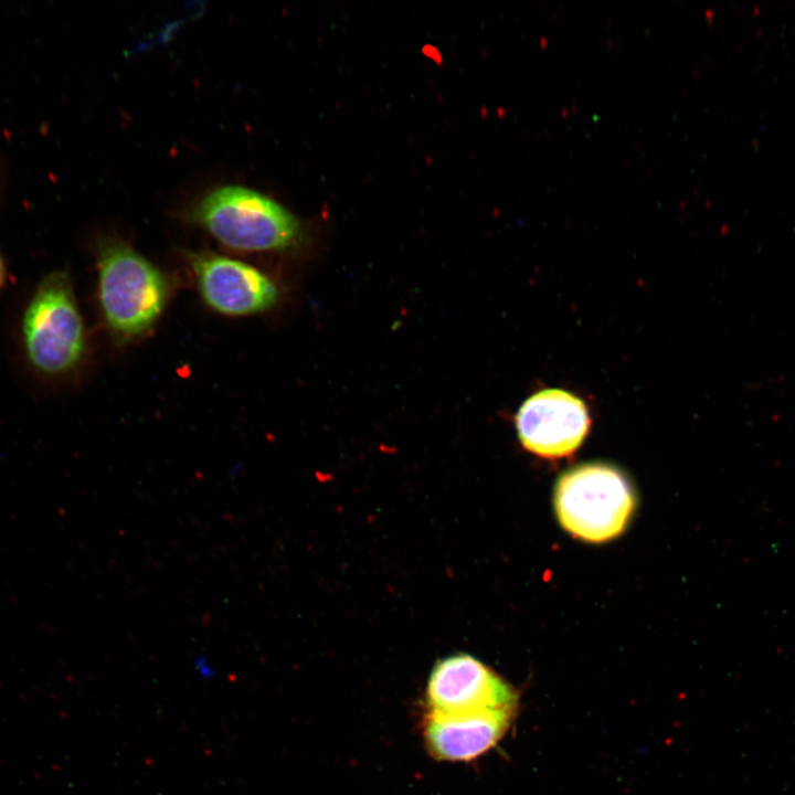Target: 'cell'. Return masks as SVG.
<instances>
[{"mask_svg":"<svg viewBox=\"0 0 795 795\" xmlns=\"http://www.w3.org/2000/svg\"><path fill=\"white\" fill-rule=\"evenodd\" d=\"M19 331L22 353L36 375L57 379L78 367L84 325L66 273L52 272L38 283L22 310Z\"/></svg>","mask_w":795,"mask_h":795,"instance_id":"6da1fadb","label":"cell"},{"mask_svg":"<svg viewBox=\"0 0 795 795\" xmlns=\"http://www.w3.org/2000/svg\"><path fill=\"white\" fill-rule=\"evenodd\" d=\"M99 306L109 330L131 339L159 317L168 298L165 275L125 243L103 240L97 247Z\"/></svg>","mask_w":795,"mask_h":795,"instance_id":"7a4b0ae2","label":"cell"},{"mask_svg":"<svg viewBox=\"0 0 795 795\" xmlns=\"http://www.w3.org/2000/svg\"><path fill=\"white\" fill-rule=\"evenodd\" d=\"M635 494L625 474L606 463H586L564 471L556 481L554 508L563 529L589 542L618 537L635 509Z\"/></svg>","mask_w":795,"mask_h":795,"instance_id":"3957f363","label":"cell"},{"mask_svg":"<svg viewBox=\"0 0 795 795\" xmlns=\"http://www.w3.org/2000/svg\"><path fill=\"white\" fill-rule=\"evenodd\" d=\"M191 220L224 245L245 251L284 250L300 234L298 221L288 210L241 186L208 193L191 211Z\"/></svg>","mask_w":795,"mask_h":795,"instance_id":"277c9868","label":"cell"},{"mask_svg":"<svg viewBox=\"0 0 795 795\" xmlns=\"http://www.w3.org/2000/svg\"><path fill=\"white\" fill-rule=\"evenodd\" d=\"M428 713L465 714L489 710H512L517 695L494 670L469 654H454L438 660L427 679Z\"/></svg>","mask_w":795,"mask_h":795,"instance_id":"5b68a950","label":"cell"},{"mask_svg":"<svg viewBox=\"0 0 795 795\" xmlns=\"http://www.w3.org/2000/svg\"><path fill=\"white\" fill-rule=\"evenodd\" d=\"M515 422L522 446L550 459L573 454L591 427L585 403L561 389L532 394L519 407Z\"/></svg>","mask_w":795,"mask_h":795,"instance_id":"8992f818","label":"cell"},{"mask_svg":"<svg viewBox=\"0 0 795 795\" xmlns=\"http://www.w3.org/2000/svg\"><path fill=\"white\" fill-rule=\"evenodd\" d=\"M204 301L214 310L242 316L267 310L277 299L268 276L243 262L206 252L188 255Z\"/></svg>","mask_w":795,"mask_h":795,"instance_id":"52a82bcc","label":"cell"},{"mask_svg":"<svg viewBox=\"0 0 795 795\" xmlns=\"http://www.w3.org/2000/svg\"><path fill=\"white\" fill-rule=\"evenodd\" d=\"M512 710H489L465 714L427 713L423 736L427 751L437 760L464 762L494 748L507 732Z\"/></svg>","mask_w":795,"mask_h":795,"instance_id":"ba28073f","label":"cell"},{"mask_svg":"<svg viewBox=\"0 0 795 795\" xmlns=\"http://www.w3.org/2000/svg\"><path fill=\"white\" fill-rule=\"evenodd\" d=\"M195 668L203 677H205L206 675L211 676L213 672L209 660L204 656L195 659Z\"/></svg>","mask_w":795,"mask_h":795,"instance_id":"9c48e42d","label":"cell"},{"mask_svg":"<svg viewBox=\"0 0 795 795\" xmlns=\"http://www.w3.org/2000/svg\"><path fill=\"white\" fill-rule=\"evenodd\" d=\"M7 272L2 257L0 256V290L6 283Z\"/></svg>","mask_w":795,"mask_h":795,"instance_id":"30bf717a","label":"cell"}]
</instances>
